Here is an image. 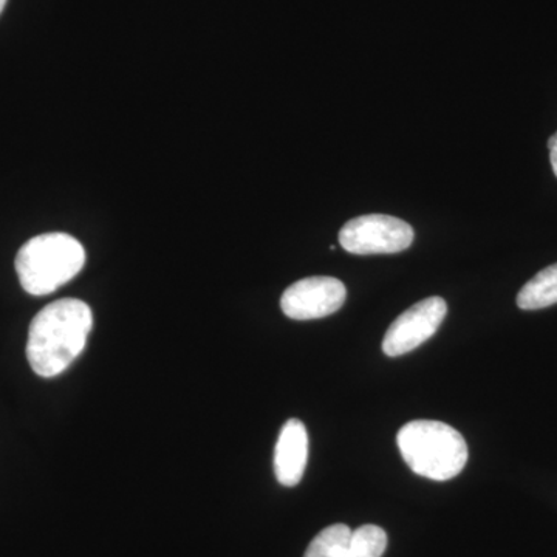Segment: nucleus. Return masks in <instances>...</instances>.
<instances>
[{"label":"nucleus","mask_w":557,"mask_h":557,"mask_svg":"<svg viewBox=\"0 0 557 557\" xmlns=\"http://www.w3.org/2000/svg\"><path fill=\"white\" fill-rule=\"evenodd\" d=\"M94 327V314L84 300H54L33 318L27 359L42 379L61 375L83 354Z\"/></svg>","instance_id":"nucleus-1"},{"label":"nucleus","mask_w":557,"mask_h":557,"mask_svg":"<svg viewBox=\"0 0 557 557\" xmlns=\"http://www.w3.org/2000/svg\"><path fill=\"white\" fill-rule=\"evenodd\" d=\"M86 265V249L65 233H47L22 245L16 256L17 277L32 296H47L67 284Z\"/></svg>","instance_id":"nucleus-2"},{"label":"nucleus","mask_w":557,"mask_h":557,"mask_svg":"<svg viewBox=\"0 0 557 557\" xmlns=\"http://www.w3.org/2000/svg\"><path fill=\"white\" fill-rule=\"evenodd\" d=\"M397 443L408 467L421 478L446 482L467 467L463 435L442 421H410L399 429Z\"/></svg>","instance_id":"nucleus-3"},{"label":"nucleus","mask_w":557,"mask_h":557,"mask_svg":"<svg viewBox=\"0 0 557 557\" xmlns=\"http://www.w3.org/2000/svg\"><path fill=\"white\" fill-rule=\"evenodd\" d=\"M413 242V228L405 220L369 214L348 220L339 233L341 247L351 255H395Z\"/></svg>","instance_id":"nucleus-4"},{"label":"nucleus","mask_w":557,"mask_h":557,"mask_svg":"<svg viewBox=\"0 0 557 557\" xmlns=\"http://www.w3.org/2000/svg\"><path fill=\"white\" fill-rule=\"evenodd\" d=\"M448 314V304L440 296L423 299L399 314L383 341V351L395 358L416 350L435 335Z\"/></svg>","instance_id":"nucleus-5"},{"label":"nucleus","mask_w":557,"mask_h":557,"mask_svg":"<svg viewBox=\"0 0 557 557\" xmlns=\"http://www.w3.org/2000/svg\"><path fill=\"white\" fill-rule=\"evenodd\" d=\"M347 288L339 278L313 276L295 282L285 289L281 309L296 321H311L336 313L344 306Z\"/></svg>","instance_id":"nucleus-6"},{"label":"nucleus","mask_w":557,"mask_h":557,"mask_svg":"<svg viewBox=\"0 0 557 557\" xmlns=\"http://www.w3.org/2000/svg\"><path fill=\"white\" fill-rule=\"evenodd\" d=\"M387 548V534L376 525L351 531L343 523L322 530L311 541L304 557H381Z\"/></svg>","instance_id":"nucleus-7"},{"label":"nucleus","mask_w":557,"mask_h":557,"mask_svg":"<svg viewBox=\"0 0 557 557\" xmlns=\"http://www.w3.org/2000/svg\"><path fill=\"white\" fill-rule=\"evenodd\" d=\"M309 460V434L302 421L292 418L278 434L274 449V474L284 486L299 485Z\"/></svg>","instance_id":"nucleus-8"},{"label":"nucleus","mask_w":557,"mask_h":557,"mask_svg":"<svg viewBox=\"0 0 557 557\" xmlns=\"http://www.w3.org/2000/svg\"><path fill=\"white\" fill-rule=\"evenodd\" d=\"M557 304V263L539 271L518 295L520 310H541Z\"/></svg>","instance_id":"nucleus-9"},{"label":"nucleus","mask_w":557,"mask_h":557,"mask_svg":"<svg viewBox=\"0 0 557 557\" xmlns=\"http://www.w3.org/2000/svg\"><path fill=\"white\" fill-rule=\"evenodd\" d=\"M548 149H549V161H552L553 172L557 177V132L553 135L552 138L548 139Z\"/></svg>","instance_id":"nucleus-10"},{"label":"nucleus","mask_w":557,"mask_h":557,"mask_svg":"<svg viewBox=\"0 0 557 557\" xmlns=\"http://www.w3.org/2000/svg\"><path fill=\"white\" fill-rule=\"evenodd\" d=\"M7 0H0V13H2L3 9H5Z\"/></svg>","instance_id":"nucleus-11"}]
</instances>
